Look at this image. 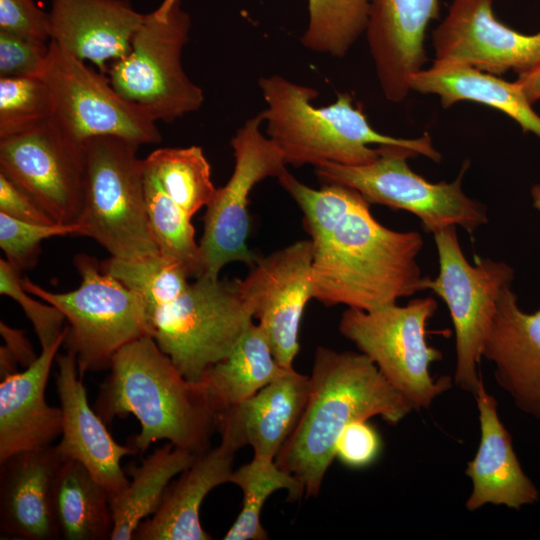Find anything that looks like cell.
Returning a JSON list of instances; mask_svg holds the SVG:
<instances>
[{
  "instance_id": "29",
  "label": "cell",
  "mask_w": 540,
  "mask_h": 540,
  "mask_svg": "<svg viewBox=\"0 0 540 540\" xmlns=\"http://www.w3.org/2000/svg\"><path fill=\"white\" fill-rule=\"evenodd\" d=\"M197 456L167 441L144 458L139 466H130L128 486L109 496L114 521L110 540L133 539L138 525L159 508L172 479L189 467Z\"/></svg>"
},
{
  "instance_id": "7",
  "label": "cell",
  "mask_w": 540,
  "mask_h": 540,
  "mask_svg": "<svg viewBox=\"0 0 540 540\" xmlns=\"http://www.w3.org/2000/svg\"><path fill=\"white\" fill-rule=\"evenodd\" d=\"M190 29L191 18L181 0H163L145 14L129 53L107 71L113 88L156 122L171 123L197 111L204 102L202 89L182 65Z\"/></svg>"
},
{
  "instance_id": "3",
  "label": "cell",
  "mask_w": 540,
  "mask_h": 540,
  "mask_svg": "<svg viewBox=\"0 0 540 540\" xmlns=\"http://www.w3.org/2000/svg\"><path fill=\"white\" fill-rule=\"evenodd\" d=\"M312 242L313 298L327 306L372 311L423 290L421 234L385 227L363 196Z\"/></svg>"
},
{
  "instance_id": "6",
  "label": "cell",
  "mask_w": 540,
  "mask_h": 540,
  "mask_svg": "<svg viewBox=\"0 0 540 540\" xmlns=\"http://www.w3.org/2000/svg\"><path fill=\"white\" fill-rule=\"evenodd\" d=\"M140 145L115 137L84 144V196L78 223L82 235L111 257L136 260L159 253L145 201Z\"/></svg>"
},
{
  "instance_id": "34",
  "label": "cell",
  "mask_w": 540,
  "mask_h": 540,
  "mask_svg": "<svg viewBox=\"0 0 540 540\" xmlns=\"http://www.w3.org/2000/svg\"><path fill=\"white\" fill-rule=\"evenodd\" d=\"M100 265L105 273L142 297L149 317L156 308L176 300L191 278L180 263L160 253L136 260L110 257Z\"/></svg>"
},
{
  "instance_id": "38",
  "label": "cell",
  "mask_w": 540,
  "mask_h": 540,
  "mask_svg": "<svg viewBox=\"0 0 540 540\" xmlns=\"http://www.w3.org/2000/svg\"><path fill=\"white\" fill-rule=\"evenodd\" d=\"M50 43L0 31V78L40 76Z\"/></svg>"
},
{
  "instance_id": "41",
  "label": "cell",
  "mask_w": 540,
  "mask_h": 540,
  "mask_svg": "<svg viewBox=\"0 0 540 540\" xmlns=\"http://www.w3.org/2000/svg\"><path fill=\"white\" fill-rule=\"evenodd\" d=\"M0 213L28 223L57 224L28 193L2 173H0Z\"/></svg>"
},
{
  "instance_id": "17",
  "label": "cell",
  "mask_w": 540,
  "mask_h": 540,
  "mask_svg": "<svg viewBox=\"0 0 540 540\" xmlns=\"http://www.w3.org/2000/svg\"><path fill=\"white\" fill-rule=\"evenodd\" d=\"M439 0H370L365 34L380 88L393 103L405 100L410 80L427 62L425 36Z\"/></svg>"
},
{
  "instance_id": "35",
  "label": "cell",
  "mask_w": 540,
  "mask_h": 540,
  "mask_svg": "<svg viewBox=\"0 0 540 540\" xmlns=\"http://www.w3.org/2000/svg\"><path fill=\"white\" fill-rule=\"evenodd\" d=\"M51 116V94L41 76L0 78V139L26 133Z\"/></svg>"
},
{
  "instance_id": "25",
  "label": "cell",
  "mask_w": 540,
  "mask_h": 540,
  "mask_svg": "<svg viewBox=\"0 0 540 540\" xmlns=\"http://www.w3.org/2000/svg\"><path fill=\"white\" fill-rule=\"evenodd\" d=\"M236 451L220 443L199 454L167 486L157 511L143 520L134 540H210L200 523V506L215 487L229 482Z\"/></svg>"
},
{
  "instance_id": "26",
  "label": "cell",
  "mask_w": 540,
  "mask_h": 540,
  "mask_svg": "<svg viewBox=\"0 0 540 540\" xmlns=\"http://www.w3.org/2000/svg\"><path fill=\"white\" fill-rule=\"evenodd\" d=\"M411 91L439 97L444 108L460 101L487 105L513 119L523 132L540 138V115L533 109L522 87L472 66L433 61L410 80Z\"/></svg>"
},
{
  "instance_id": "5",
  "label": "cell",
  "mask_w": 540,
  "mask_h": 540,
  "mask_svg": "<svg viewBox=\"0 0 540 540\" xmlns=\"http://www.w3.org/2000/svg\"><path fill=\"white\" fill-rule=\"evenodd\" d=\"M81 283L68 292L48 291L21 278L26 291L58 308L68 323L63 345L75 356L79 375L109 369L115 354L130 342L152 337L151 321L141 296L105 273L96 258H74Z\"/></svg>"
},
{
  "instance_id": "1",
  "label": "cell",
  "mask_w": 540,
  "mask_h": 540,
  "mask_svg": "<svg viewBox=\"0 0 540 540\" xmlns=\"http://www.w3.org/2000/svg\"><path fill=\"white\" fill-rule=\"evenodd\" d=\"M309 378L302 416L275 462L299 480L307 497H316L349 423L380 416L396 425L414 407L361 352L320 346Z\"/></svg>"
},
{
  "instance_id": "19",
  "label": "cell",
  "mask_w": 540,
  "mask_h": 540,
  "mask_svg": "<svg viewBox=\"0 0 540 540\" xmlns=\"http://www.w3.org/2000/svg\"><path fill=\"white\" fill-rule=\"evenodd\" d=\"M309 387V376L287 369L252 396L217 415L220 443L236 452L248 445L254 456L275 460L299 423Z\"/></svg>"
},
{
  "instance_id": "39",
  "label": "cell",
  "mask_w": 540,
  "mask_h": 540,
  "mask_svg": "<svg viewBox=\"0 0 540 540\" xmlns=\"http://www.w3.org/2000/svg\"><path fill=\"white\" fill-rule=\"evenodd\" d=\"M0 31L47 42L51 40L50 14L34 0H0Z\"/></svg>"
},
{
  "instance_id": "13",
  "label": "cell",
  "mask_w": 540,
  "mask_h": 540,
  "mask_svg": "<svg viewBox=\"0 0 540 540\" xmlns=\"http://www.w3.org/2000/svg\"><path fill=\"white\" fill-rule=\"evenodd\" d=\"M262 124L260 112L247 119L231 139L234 169L207 205L199 242L200 276L217 279L225 265L242 262L252 267L259 258L247 244L249 195L257 183L288 170L281 151L261 132Z\"/></svg>"
},
{
  "instance_id": "40",
  "label": "cell",
  "mask_w": 540,
  "mask_h": 540,
  "mask_svg": "<svg viewBox=\"0 0 540 540\" xmlns=\"http://www.w3.org/2000/svg\"><path fill=\"white\" fill-rule=\"evenodd\" d=\"M381 448L378 432L367 420H356L349 423L339 435L335 456L349 467L363 468L377 459Z\"/></svg>"
},
{
  "instance_id": "16",
  "label": "cell",
  "mask_w": 540,
  "mask_h": 540,
  "mask_svg": "<svg viewBox=\"0 0 540 540\" xmlns=\"http://www.w3.org/2000/svg\"><path fill=\"white\" fill-rule=\"evenodd\" d=\"M494 0H452L432 32L435 61L461 63L494 75H517L540 62V31L523 34L500 22Z\"/></svg>"
},
{
  "instance_id": "32",
  "label": "cell",
  "mask_w": 540,
  "mask_h": 540,
  "mask_svg": "<svg viewBox=\"0 0 540 540\" xmlns=\"http://www.w3.org/2000/svg\"><path fill=\"white\" fill-rule=\"evenodd\" d=\"M149 226L159 253L180 263L190 277H199L201 256L191 216L175 203L143 169Z\"/></svg>"
},
{
  "instance_id": "12",
  "label": "cell",
  "mask_w": 540,
  "mask_h": 540,
  "mask_svg": "<svg viewBox=\"0 0 540 540\" xmlns=\"http://www.w3.org/2000/svg\"><path fill=\"white\" fill-rule=\"evenodd\" d=\"M52 99L50 121L79 145L100 137H115L138 145L161 141L157 122L124 99L105 74L90 68L50 41L40 75Z\"/></svg>"
},
{
  "instance_id": "36",
  "label": "cell",
  "mask_w": 540,
  "mask_h": 540,
  "mask_svg": "<svg viewBox=\"0 0 540 540\" xmlns=\"http://www.w3.org/2000/svg\"><path fill=\"white\" fill-rule=\"evenodd\" d=\"M82 231L79 223L35 224L0 213V248L18 273L37 263L42 241L56 236L82 235Z\"/></svg>"
},
{
  "instance_id": "4",
  "label": "cell",
  "mask_w": 540,
  "mask_h": 540,
  "mask_svg": "<svg viewBox=\"0 0 540 540\" xmlns=\"http://www.w3.org/2000/svg\"><path fill=\"white\" fill-rule=\"evenodd\" d=\"M259 87L267 105L262 111L266 134L287 165H366L391 146L410 148L434 162L441 160L427 133L406 139L373 129L349 93H339L334 103L316 107L312 101L317 90L280 75L261 77Z\"/></svg>"
},
{
  "instance_id": "10",
  "label": "cell",
  "mask_w": 540,
  "mask_h": 540,
  "mask_svg": "<svg viewBox=\"0 0 540 540\" xmlns=\"http://www.w3.org/2000/svg\"><path fill=\"white\" fill-rule=\"evenodd\" d=\"M417 155L410 148L391 146L369 164L347 166L326 162L314 166V172L324 184L350 187L370 204L414 214L428 233L434 234L451 226L473 232L488 222L486 206L468 197L462 189L468 164L456 180L432 183L409 167L407 159Z\"/></svg>"
},
{
  "instance_id": "37",
  "label": "cell",
  "mask_w": 540,
  "mask_h": 540,
  "mask_svg": "<svg viewBox=\"0 0 540 540\" xmlns=\"http://www.w3.org/2000/svg\"><path fill=\"white\" fill-rule=\"evenodd\" d=\"M0 293L15 300L31 321L41 349L54 344L66 332L65 316L55 306L40 302L31 296L21 284L18 273L6 259L0 260Z\"/></svg>"
},
{
  "instance_id": "27",
  "label": "cell",
  "mask_w": 540,
  "mask_h": 540,
  "mask_svg": "<svg viewBox=\"0 0 540 540\" xmlns=\"http://www.w3.org/2000/svg\"><path fill=\"white\" fill-rule=\"evenodd\" d=\"M52 501L60 538L111 539L109 494L80 462L63 459L53 478Z\"/></svg>"
},
{
  "instance_id": "22",
  "label": "cell",
  "mask_w": 540,
  "mask_h": 540,
  "mask_svg": "<svg viewBox=\"0 0 540 540\" xmlns=\"http://www.w3.org/2000/svg\"><path fill=\"white\" fill-rule=\"evenodd\" d=\"M62 461L56 445H50L15 454L0 462L2 537L22 540L60 538L53 509L52 483Z\"/></svg>"
},
{
  "instance_id": "30",
  "label": "cell",
  "mask_w": 540,
  "mask_h": 540,
  "mask_svg": "<svg viewBox=\"0 0 540 540\" xmlns=\"http://www.w3.org/2000/svg\"><path fill=\"white\" fill-rule=\"evenodd\" d=\"M143 169L191 217L211 202L216 187L201 147H166L143 159Z\"/></svg>"
},
{
  "instance_id": "24",
  "label": "cell",
  "mask_w": 540,
  "mask_h": 540,
  "mask_svg": "<svg viewBox=\"0 0 540 540\" xmlns=\"http://www.w3.org/2000/svg\"><path fill=\"white\" fill-rule=\"evenodd\" d=\"M480 422V443L465 474L472 481V492L465 506L473 512L486 504L519 510L536 504L540 493L525 474L513 448L512 437L498 415L497 401L483 381L474 395Z\"/></svg>"
},
{
  "instance_id": "14",
  "label": "cell",
  "mask_w": 540,
  "mask_h": 540,
  "mask_svg": "<svg viewBox=\"0 0 540 540\" xmlns=\"http://www.w3.org/2000/svg\"><path fill=\"white\" fill-rule=\"evenodd\" d=\"M0 173L28 193L57 223H78L84 196V145L51 121L0 139Z\"/></svg>"
},
{
  "instance_id": "2",
  "label": "cell",
  "mask_w": 540,
  "mask_h": 540,
  "mask_svg": "<svg viewBox=\"0 0 540 540\" xmlns=\"http://www.w3.org/2000/svg\"><path fill=\"white\" fill-rule=\"evenodd\" d=\"M109 370L94 409L107 425L134 415L140 431L129 444L138 453L160 440L196 455L211 448L217 415L203 384L187 380L151 336L121 348Z\"/></svg>"
},
{
  "instance_id": "42",
  "label": "cell",
  "mask_w": 540,
  "mask_h": 540,
  "mask_svg": "<svg viewBox=\"0 0 540 540\" xmlns=\"http://www.w3.org/2000/svg\"><path fill=\"white\" fill-rule=\"evenodd\" d=\"M0 333L5 342V345L0 347V376L3 379L18 372V363L27 368L38 355L35 354L32 344L22 330L1 321Z\"/></svg>"
},
{
  "instance_id": "43",
  "label": "cell",
  "mask_w": 540,
  "mask_h": 540,
  "mask_svg": "<svg viewBox=\"0 0 540 540\" xmlns=\"http://www.w3.org/2000/svg\"><path fill=\"white\" fill-rule=\"evenodd\" d=\"M515 81L522 87L532 104L540 100V62L519 74Z\"/></svg>"
},
{
  "instance_id": "23",
  "label": "cell",
  "mask_w": 540,
  "mask_h": 540,
  "mask_svg": "<svg viewBox=\"0 0 540 540\" xmlns=\"http://www.w3.org/2000/svg\"><path fill=\"white\" fill-rule=\"evenodd\" d=\"M65 334L41 349L36 360L0 382V462L30 450L52 445L61 436L63 415L50 406L45 391L53 361Z\"/></svg>"
},
{
  "instance_id": "28",
  "label": "cell",
  "mask_w": 540,
  "mask_h": 540,
  "mask_svg": "<svg viewBox=\"0 0 540 540\" xmlns=\"http://www.w3.org/2000/svg\"><path fill=\"white\" fill-rule=\"evenodd\" d=\"M286 370L276 361L265 331L252 323L232 352L209 367L199 382L218 415L252 396Z\"/></svg>"
},
{
  "instance_id": "15",
  "label": "cell",
  "mask_w": 540,
  "mask_h": 540,
  "mask_svg": "<svg viewBox=\"0 0 540 540\" xmlns=\"http://www.w3.org/2000/svg\"><path fill=\"white\" fill-rule=\"evenodd\" d=\"M314 244L299 240L258 258L240 288L265 331L278 364L292 369L299 351V328L313 298Z\"/></svg>"
},
{
  "instance_id": "8",
  "label": "cell",
  "mask_w": 540,
  "mask_h": 540,
  "mask_svg": "<svg viewBox=\"0 0 540 540\" xmlns=\"http://www.w3.org/2000/svg\"><path fill=\"white\" fill-rule=\"evenodd\" d=\"M240 279L200 276L150 315L152 338L191 382L227 357L253 323Z\"/></svg>"
},
{
  "instance_id": "44",
  "label": "cell",
  "mask_w": 540,
  "mask_h": 540,
  "mask_svg": "<svg viewBox=\"0 0 540 540\" xmlns=\"http://www.w3.org/2000/svg\"><path fill=\"white\" fill-rule=\"evenodd\" d=\"M531 198L533 207L540 212V183L532 186Z\"/></svg>"
},
{
  "instance_id": "31",
  "label": "cell",
  "mask_w": 540,
  "mask_h": 540,
  "mask_svg": "<svg viewBox=\"0 0 540 540\" xmlns=\"http://www.w3.org/2000/svg\"><path fill=\"white\" fill-rule=\"evenodd\" d=\"M231 483L243 492L242 509L224 535V540H266L268 533L261 524V510L266 499L277 490H287V500L296 501L305 493L303 485L291 473L278 466L274 459L253 456V459L230 477Z\"/></svg>"
},
{
  "instance_id": "21",
  "label": "cell",
  "mask_w": 540,
  "mask_h": 540,
  "mask_svg": "<svg viewBox=\"0 0 540 540\" xmlns=\"http://www.w3.org/2000/svg\"><path fill=\"white\" fill-rule=\"evenodd\" d=\"M515 406L540 421V309L524 312L511 287L500 296L482 358Z\"/></svg>"
},
{
  "instance_id": "9",
  "label": "cell",
  "mask_w": 540,
  "mask_h": 540,
  "mask_svg": "<svg viewBox=\"0 0 540 540\" xmlns=\"http://www.w3.org/2000/svg\"><path fill=\"white\" fill-rule=\"evenodd\" d=\"M437 307L428 296L372 311L348 308L339 322L342 336L375 363L414 410L429 408L452 386L450 376L433 378L429 372L430 365L442 359L441 351L426 340L427 322Z\"/></svg>"
},
{
  "instance_id": "18",
  "label": "cell",
  "mask_w": 540,
  "mask_h": 540,
  "mask_svg": "<svg viewBox=\"0 0 540 540\" xmlns=\"http://www.w3.org/2000/svg\"><path fill=\"white\" fill-rule=\"evenodd\" d=\"M56 363V387L63 415L61 439L56 448L63 459L84 465L109 496L116 495L130 481L121 467L122 458L138 452L130 444L116 442L107 424L89 405L75 356L69 352L57 355Z\"/></svg>"
},
{
  "instance_id": "33",
  "label": "cell",
  "mask_w": 540,
  "mask_h": 540,
  "mask_svg": "<svg viewBox=\"0 0 540 540\" xmlns=\"http://www.w3.org/2000/svg\"><path fill=\"white\" fill-rule=\"evenodd\" d=\"M370 0H308L301 43L311 51L343 57L365 33Z\"/></svg>"
},
{
  "instance_id": "11",
  "label": "cell",
  "mask_w": 540,
  "mask_h": 540,
  "mask_svg": "<svg viewBox=\"0 0 540 540\" xmlns=\"http://www.w3.org/2000/svg\"><path fill=\"white\" fill-rule=\"evenodd\" d=\"M439 273L423 277L429 289L447 305L455 330L456 367L454 380L475 395L482 381L478 365L503 291L511 287L514 270L507 263L477 259L471 265L459 244L456 226L434 233Z\"/></svg>"
},
{
  "instance_id": "20",
  "label": "cell",
  "mask_w": 540,
  "mask_h": 540,
  "mask_svg": "<svg viewBox=\"0 0 540 540\" xmlns=\"http://www.w3.org/2000/svg\"><path fill=\"white\" fill-rule=\"evenodd\" d=\"M51 42L107 74L126 56L145 14L128 0H51Z\"/></svg>"
}]
</instances>
